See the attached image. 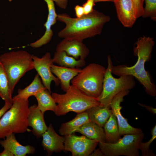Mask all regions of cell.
I'll return each mask as SVG.
<instances>
[{
  "label": "cell",
  "mask_w": 156,
  "mask_h": 156,
  "mask_svg": "<svg viewBox=\"0 0 156 156\" xmlns=\"http://www.w3.org/2000/svg\"><path fill=\"white\" fill-rule=\"evenodd\" d=\"M14 155L9 151L4 148L3 150L0 153V156H14Z\"/></svg>",
  "instance_id": "obj_35"
},
{
  "label": "cell",
  "mask_w": 156,
  "mask_h": 156,
  "mask_svg": "<svg viewBox=\"0 0 156 156\" xmlns=\"http://www.w3.org/2000/svg\"><path fill=\"white\" fill-rule=\"evenodd\" d=\"M8 77L0 62V97L5 102L12 105L13 100Z\"/></svg>",
  "instance_id": "obj_26"
},
{
  "label": "cell",
  "mask_w": 156,
  "mask_h": 156,
  "mask_svg": "<svg viewBox=\"0 0 156 156\" xmlns=\"http://www.w3.org/2000/svg\"><path fill=\"white\" fill-rule=\"evenodd\" d=\"M51 94L47 89L43 90L34 96L37 101V106L43 113L47 111L54 112L57 105Z\"/></svg>",
  "instance_id": "obj_25"
},
{
  "label": "cell",
  "mask_w": 156,
  "mask_h": 156,
  "mask_svg": "<svg viewBox=\"0 0 156 156\" xmlns=\"http://www.w3.org/2000/svg\"><path fill=\"white\" fill-rule=\"evenodd\" d=\"M103 127L106 142L114 143L121 138L117 119L114 114L112 113Z\"/></svg>",
  "instance_id": "obj_24"
},
{
  "label": "cell",
  "mask_w": 156,
  "mask_h": 156,
  "mask_svg": "<svg viewBox=\"0 0 156 156\" xmlns=\"http://www.w3.org/2000/svg\"><path fill=\"white\" fill-rule=\"evenodd\" d=\"M12 105L5 103L4 106L0 109V119L4 113L10 108Z\"/></svg>",
  "instance_id": "obj_33"
},
{
  "label": "cell",
  "mask_w": 156,
  "mask_h": 156,
  "mask_svg": "<svg viewBox=\"0 0 156 156\" xmlns=\"http://www.w3.org/2000/svg\"><path fill=\"white\" fill-rule=\"evenodd\" d=\"M74 10L76 17L80 18L84 15V12L82 6L76 5L75 7Z\"/></svg>",
  "instance_id": "obj_31"
},
{
  "label": "cell",
  "mask_w": 156,
  "mask_h": 156,
  "mask_svg": "<svg viewBox=\"0 0 156 156\" xmlns=\"http://www.w3.org/2000/svg\"><path fill=\"white\" fill-rule=\"evenodd\" d=\"M144 0H133L137 18L142 16L144 12Z\"/></svg>",
  "instance_id": "obj_29"
},
{
  "label": "cell",
  "mask_w": 156,
  "mask_h": 156,
  "mask_svg": "<svg viewBox=\"0 0 156 156\" xmlns=\"http://www.w3.org/2000/svg\"><path fill=\"white\" fill-rule=\"evenodd\" d=\"M110 17L94 9L91 13L80 18H72L64 13L57 14V20L65 24V27L58 34L64 38L84 39L100 35L104 25Z\"/></svg>",
  "instance_id": "obj_1"
},
{
  "label": "cell",
  "mask_w": 156,
  "mask_h": 156,
  "mask_svg": "<svg viewBox=\"0 0 156 156\" xmlns=\"http://www.w3.org/2000/svg\"><path fill=\"white\" fill-rule=\"evenodd\" d=\"M0 62L8 77L12 94L20 79L26 72L34 69L32 55L25 50L4 53L0 56Z\"/></svg>",
  "instance_id": "obj_5"
},
{
  "label": "cell",
  "mask_w": 156,
  "mask_h": 156,
  "mask_svg": "<svg viewBox=\"0 0 156 156\" xmlns=\"http://www.w3.org/2000/svg\"><path fill=\"white\" fill-rule=\"evenodd\" d=\"M145 5L142 16L143 18H150L156 20V0H144Z\"/></svg>",
  "instance_id": "obj_28"
},
{
  "label": "cell",
  "mask_w": 156,
  "mask_h": 156,
  "mask_svg": "<svg viewBox=\"0 0 156 156\" xmlns=\"http://www.w3.org/2000/svg\"><path fill=\"white\" fill-rule=\"evenodd\" d=\"M12 104L0 119V139L11 134L20 133L30 131L28 128L29 112L28 100H13Z\"/></svg>",
  "instance_id": "obj_3"
},
{
  "label": "cell",
  "mask_w": 156,
  "mask_h": 156,
  "mask_svg": "<svg viewBox=\"0 0 156 156\" xmlns=\"http://www.w3.org/2000/svg\"><path fill=\"white\" fill-rule=\"evenodd\" d=\"M32 57L34 69L40 77L44 87L51 94V81H53L57 86L60 84V82L51 71V65L53 63L50 53L47 52L41 58L32 55Z\"/></svg>",
  "instance_id": "obj_10"
},
{
  "label": "cell",
  "mask_w": 156,
  "mask_h": 156,
  "mask_svg": "<svg viewBox=\"0 0 156 156\" xmlns=\"http://www.w3.org/2000/svg\"><path fill=\"white\" fill-rule=\"evenodd\" d=\"M94 0H87L82 5L84 14H88L92 12L94 10L93 7L95 5Z\"/></svg>",
  "instance_id": "obj_30"
},
{
  "label": "cell",
  "mask_w": 156,
  "mask_h": 156,
  "mask_svg": "<svg viewBox=\"0 0 156 156\" xmlns=\"http://www.w3.org/2000/svg\"><path fill=\"white\" fill-rule=\"evenodd\" d=\"M129 90L122 91L116 94L112 99L110 105L112 114L116 116L118 127L119 133L121 135L127 134H138L142 133V130L138 128L131 126L128 122L127 120L122 115L120 106L121 102L123 101L124 97L129 92Z\"/></svg>",
  "instance_id": "obj_11"
},
{
  "label": "cell",
  "mask_w": 156,
  "mask_h": 156,
  "mask_svg": "<svg viewBox=\"0 0 156 156\" xmlns=\"http://www.w3.org/2000/svg\"><path fill=\"white\" fill-rule=\"evenodd\" d=\"M152 137L148 142L143 143L142 142L140 144L139 149L142 152V156H155L153 151L150 149V145L156 138V125L153 127L151 130Z\"/></svg>",
  "instance_id": "obj_27"
},
{
  "label": "cell",
  "mask_w": 156,
  "mask_h": 156,
  "mask_svg": "<svg viewBox=\"0 0 156 156\" xmlns=\"http://www.w3.org/2000/svg\"><path fill=\"white\" fill-rule=\"evenodd\" d=\"M79 132L88 138L96 140L99 142H106L105 134L103 127L90 121L86 123L77 129Z\"/></svg>",
  "instance_id": "obj_19"
},
{
  "label": "cell",
  "mask_w": 156,
  "mask_h": 156,
  "mask_svg": "<svg viewBox=\"0 0 156 156\" xmlns=\"http://www.w3.org/2000/svg\"><path fill=\"white\" fill-rule=\"evenodd\" d=\"M56 51H64L76 60L80 58L85 60L89 53V50L83 41L68 38H64L57 44Z\"/></svg>",
  "instance_id": "obj_12"
},
{
  "label": "cell",
  "mask_w": 156,
  "mask_h": 156,
  "mask_svg": "<svg viewBox=\"0 0 156 156\" xmlns=\"http://www.w3.org/2000/svg\"><path fill=\"white\" fill-rule=\"evenodd\" d=\"M42 137V145L48 155H51L54 152L60 153L64 151V137L60 136L56 132L51 124Z\"/></svg>",
  "instance_id": "obj_14"
},
{
  "label": "cell",
  "mask_w": 156,
  "mask_h": 156,
  "mask_svg": "<svg viewBox=\"0 0 156 156\" xmlns=\"http://www.w3.org/2000/svg\"><path fill=\"white\" fill-rule=\"evenodd\" d=\"M114 0H94V1L95 3L99 2L102 1H109L114 2Z\"/></svg>",
  "instance_id": "obj_37"
},
{
  "label": "cell",
  "mask_w": 156,
  "mask_h": 156,
  "mask_svg": "<svg viewBox=\"0 0 156 156\" xmlns=\"http://www.w3.org/2000/svg\"><path fill=\"white\" fill-rule=\"evenodd\" d=\"M46 89L42 83L39 76L36 75L34 80L28 86L23 89H18V94L13 97L15 100L18 99L28 100L31 96H35L40 91Z\"/></svg>",
  "instance_id": "obj_23"
},
{
  "label": "cell",
  "mask_w": 156,
  "mask_h": 156,
  "mask_svg": "<svg viewBox=\"0 0 156 156\" xmlns=\"http://www.w3.org/2000/svg\"><path fill=\"white\" fill-rule=\"evenodd\" d=\"M80 68H69L58 66L52 64L51 70L52 73L55 75L60 82L61 88L66 92L70 86V81L79 73Z\"/></svg>",
  "instance_id": "obj_18"
},
{
  "label": "cell",
  "mask_w": 156,
  "mask_h": 156,
  "mask_svg": "<svg viewBox=\"0 0 156 156\" xmlns=\"http://www.w3.org/2000/svg\"><path fill=\"white\" fill-rule=\"evenodd\" d=\"M144 136L143 132L125 134L114 143H99V148L104 156H139V147Z\"/></svg>",
  "instance_id": "obj_8"
},
{
  "label": "cell",
  "mask_w": 156,
  "mask_h": 156,
  "mask_svg": "<svg viewBox=\"0 0 156 156\" xmlns=\"http://www.w3.org/2000/svg\"><path fill=\"white\" fill-rule=\"evenodd\" d=\"M109 107L100 105L91 107L86 112L87 113L90 121L103 127L112 113Z\"/></svg>",
  "instance_id": "obj_21"
},
{
  "label": "cell",
  "mask_w": 156,
  "mask_h": 156,
  "mask_svg": "<svg viewBox=\"0 0 156 156\" xmlns=\"http://www.w3.org/2000/svg\"><path fill=\"white\" fill-rule=\"evenodd\" d=\"M52 60L53 63L67 68H80L86 64L85 60H76L73 57L68 55L64 51H56Z\"/></svg>",
  "instance_id": "obj_22"
},
{
  "label": "cell",
  "mask_w": 156,
  "mask_h": 156,
  "mask_svg": "<svg viewBox=\"0 0 156 156\" xmlns=\"http://www.w3.org/2000/svg\"><path fill=\"white\" fill-rule=\"evenodd\" d=\"M0 145L15 156H25L28 154H33L35 151V148L32 146H23L17 140L14 133L3 140H0Z\"/></svg>",
  "instance_id": "obj_17"
},
{
  "label": "cell",
  "mask_w": 156,
  "mask_h": 156,
  "mask_svg": "<svg viewBox=\"0 0 156 156\" xmlns=\"http://www.w3.org/2000/svg\"><path fill=\"white\" fill-rule=\"evenodd\" d=\"M107 59L108 65L105 70L102 90L98 99L100 105L109 107L112 100L116 94L122 91L133 89L135 82L134 77L131 75H121L118 78L113 77L112 73L113 65L110 55H108Z\"/></svg>",
  "instance_id": "obj_7"
},
{
  "label": "cell",
  "mask_w": 156,
  "mask_h": 156,
  "mask_svg": "<svg viewBox=\"0 0 156 156\" xmlns=\"http://www.w3.org/2000/svg\"><path fill=\"white\" fill-rule=\"evenodd\" d=\"M89 122L88 114L86 111L77 114L71 120L61 124L59 130V133L64 136L72 134L83 125Z\"/></svg>",
  "instance_id": "obj_20"
},
{
  "label": "cell",
  "mask_w": 156,
  "mask_h": 156,
  "mask_svg": "<svg viewBox=\"0 0 156 156\" xmlns=\"http://www.w3.org/2000/svg\"><path fill=\"white\" fill-rule=\"evenodd\" d=\"M105 69L100 64H90L71 80L72 85L87 96L98 98L102 91Z\"/></svg>",
  "instance_id": "obj_6"
},
{
  "label": "cell",
  "mask_w": 156,
  "mask_h": 156,
  "mask_svg": "<svg viewBox=\"0 0 156 156\" xmlns=\"http://www.w3.org/2000/svg\"><path fill=\"white\" fill-rule=\"evenodd\" d=\"M63 94L54 92L51 94L57 104L54 112L57 116L64 115L70 112L81 113L100 104L98 98L87 96L72 85Z\"/></svg>",
  "instance_id": "obj_4"
},
{
  "label": "cell",
  "mask_w": 156,
  "mask_h": 156,
  "mask_svg": "<svg viewBox=\"0 0 156 156\" xmlns=\"http://www.w3.org/2000/svg\"><path fill=\"white\" fill-rule=\"evenodd\" d=\"M90 156H104V155L101 152L100 148L96 150L95 149L90 154Z\"/></svg>",
  "instance_id": "obj_36"
},
{
  "label": "cell",
  "mask_w": 156,
  "mask_h": 156,
  "mask_svg": "<svg viewBox=\"0 0 156 156\" xmlns=\"http://www.w3.org/2000/svg\"><path fill=\"white\" fill-rule=\"evenodd\" d=\"M154 44L153 38L144 36L139 38L133 48L134 55L138 57L136 63L129 67L125 64L113 66L112 73L119 77L124 75L133 76L143 86L148 94L155 97L156 95V86L153 83L150 75L144 68L145 62L151 60Z\"/></svg>",
  "instance_id": "obj_2"
},
{
  "label": "cell",
  "mask_w": 156,
  "mask_h": 156,
  "mask_svg": "<svg viewBox=\"0 0 156 156\" xmlns=\"http://www.w3.org/2000/svg\"><path fill=\"white\" fill-rule=\"evenodd\" d=\"M64 151H70L72 156H88L95 149L99 142L85 135L73 134L64 136Z\"/></svg>",
  "instance_id": "obj_9"
},
{
  "label": "cell",
  "mask_w": 156,
  "mask_h": 156,
  "mask_svg": "<svg viewBox=\"0 0 156 156\" xmlns=\"http://www.w3.org/2000/svg\"><path fill=\"white\" fill-rule=\"evenodd\" d=\"M118 18L126 27H132L137 18L133 0H114Z\"/></svg>",
  "instance_id": "obj_13"
},
{
  "label": "cell",
  "mask_w": 156,
  "mask_h": 156,
  "mask_svg": "<svg viewBox=\"0 0 156 156\" xmlns=\"http://www.w3.org/2000/svg\"><path fill=\"white\" fill-rule=\"evenodd\" d=\"M138 104L140 106L144 107L148 111L151 112L152 114L155 115L156 114V109L151 106L146 105L144 104L138 103Z\"/></svg>",
  "instance_id": "obj_34"
},
{
  "label": "cell",
  "mask_w": 156,
  "mask_h": 156,
  "mask_svg": "<svg viewBox=\"0 0 156 156\" xmlns=\"http://www.w3.org/2000/svg\"><path fill=\"white\" fill-rule=\"evenodd\" d=\"M29 112L28 117V126L32 128L33 134L39 138L47 129L44 119V113L38 108L37 105L34 104L29 107Z\"/></svg>",
  "instance_id": "obj_16"
},
{
  "label": "cell",
  "mask_w": 156,
  "mask_h": 156,
  "mask_svg": "<svg viewBox=\"0 0 156 156\" xmlns=\"http://www.w3.org/2000/svg\"><path fill=\"white\" fill-rule=\"evenodd\" d=\"M60 8L65 9L66 8L68 0H52Z\"/></svg>",
  "instance_id": "obj_32"
},
{
  "label": "cell",
  "mask_w": 156,
  "mask_h": 156,
  "mask_svg": "<svg viewBox=\"0 0 156 156\" xmlns=\"http://www.w3.org/2000/svg\"><path fill=\"white\" fill-rule=\"evenodd\" d=\"M47 5L48 14L46 22L44 24L46 31L43 36L40 39L30 44L31 47L38 48L48 43L51 40L53 33L51 27L56 23V14L54 2L52 0H44Z\"/></svg>",
  "instance_id": "obj_15"
}]
</instances>
